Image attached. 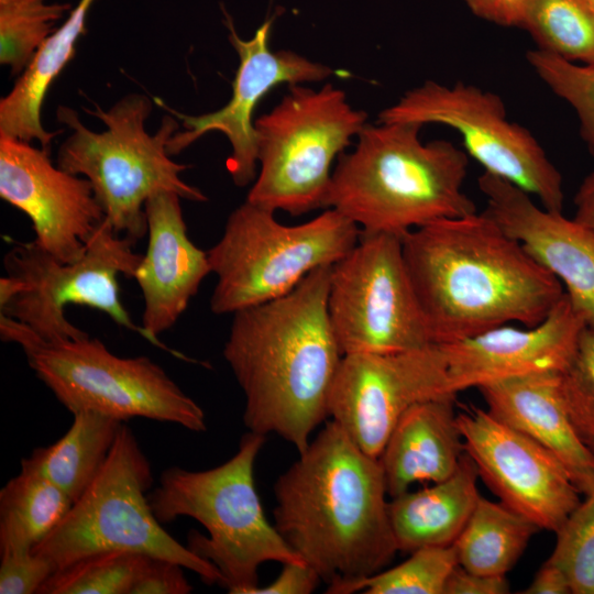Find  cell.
<instances>
[{
	"label": "cell",
	"mask_w": 594,
	"mask_h": 594,
	"mask_svg": "<svg viewBox=\"0 0 594 594\" xmlns=\"http://www.w3.org/2000/svg\"><path fill=\"white\" fill-rule=\"evenodd\" d=\"M95 0H80L66 21L45 40L19 76L13 88L0 100V133L26 142L37 141L50 151L62 131H46L42 105L55 78L75 55V45L85 31L88 10Z\"/></svg>",
	"instance_id": "cb8c5ba5"
},
{
	"label": "cell",
	"mask_w": 594,
	"mask_h": 594,
	"mask_svg": "<svg viewBox=\"0 0 594 594\" xmlns=\"http://www.w3.org/2000/svg\"><path fill=\"white\" fill-rule=\"evenodd\" d=\"M457 424L479 476L540 529L556 532L581 503L569 470L536 440L475 406L457 413Z\"/></svg>",
	"instance_id": "2e32d148"
},
{
	"label": "cell",
	"mask_w": 594,
	"mask_h": 594,
	"mask_svg": "<svg viewBox=\"0 0 594 594\" xmlns=\"http://www.w3.org/2000/svg\"><path fill=\"white\" fill-rule=\"evenodd\" d=\"M0 336L23 349L37 378L73 415L91 411L122 422L140 417L207 430L202 408L148 356H118L89 334L46 342L4 315Z\"/></svg>",
	"instance_id": "52a82bcc"
},
{
	"label": "cell",
	"mask_w": 594,
	"mask_h": 594,
	"mask_svg": "<svg viewBox=\"0 0 594 594\" xmlns=\"http://www.w3.org/2000/svg\"><path fill=\"white\" fill-rule=\"evenodd\" d=\"M446 396L448 366L439 344L396 352L343 355L329 417L366 454L378 459L400 417L414 405Z\"/></svg>",
	"instance_id": "5bb4252c"
},
{
	"label": "cell",
	"mask_w": 594,
	"mask_h": 594,
	"mask_svg": "<svg viewBox=\"0 0 594 594\" xmlns=\"http://www.w3.org/2000/svg\"><path fill=\"white\" fill-rule=\"evenodd\" d=\"M73 503L44 476L21 470L0 490V554L32 550L61 522Z\"/></svg>",
	"instance_id": "4316f807"
},
{
	"label": "cell",
	"mask_w": 594,
	"mask_h": 594,
	"mask_svg": "<svg viewBox=\"0 0 594 594\" xmlns=\"http://www.w3.org/2000/svg\"><path fill=\"white\" fill-rule=\"evenodd\" d=\"M521 28L537 48L569 62L594 64V13L585 0H530Z\"/></svg>",
	"instance_id": "83f0119b"
},
{
	"label": "cell",
	"mask_w": 594,
	"mask_h": 594,
	"mask_svg": "<svg viewBox=\"0 0 594 594\" xmlns=\"http://www.w3.org/2000/svg\"><path fill=\"white\" fill-rule=\"evenodd\" d=\"M128 237H119L107 219L89 241L85 254L65 263L34 241L18 243L4 255L7 275L18 278L21 290L2 315L28 326L46 342L78 339L88 333L70 323L65 308L76 304L106 314L118 326L148 341L142 326L132 320L120 298L118 275L134 277L143 254L133 251Z\"/></svg>",
	"instance_id": "8fae6325"
},
{
	"label": "cell",
	"mask_w": 594,
	"mask_h": 594,
	"mask_svg": "<svg viewBox=\"0 0 594 594\" xmlns=\"http://www.w3.org/2000/svg\"><path fill=\"white\" fill-rule=\"evenodd\" d=\"M151 556L112 550L55 571L37 594H131Z\"/></svg>",
	"instance_id": "f1b7e54d"
},
{
	"label": "cell",
	"mask_w": 594,
	"mask_h": 594,
	"mask_svg": "<svg viewBox=\"0 0 594 594\" xmlns=\"http://www.w3.org/2000/svg\"><path fill=\"white\" fill-rule=\"evenodd\" d=\"M458 564L453 544L425 547L410 552L400 564L360 580L327 588L330 594H443L447 580Z\"/></svg>",
	"instance_id": "f546056e"
},
{
	"label": "cell",
	"mask_w": 594,
	"mask_h": 594,
	"mask_svg": "<svg viewBox=\"0 0 594 594\" xmlns=\"http://www.w3.org/2000/svg\"><path fill=\"white\" fill-rule=\"evenodd\" d=\"M331 268L318 267L288 294L232 314L222 351L245 397L244 426L282 437L298 453L329 417L343 358L328 316Z\"/></svg>",
	"instance_id": "7a4b0ae2"
},
{
	"label": "cell",
	"mask_w": 594,
	"mask_h": 594,
	"mask_svg": "<svg viewBox=\"0 0 594 594\" xmlns=\"http://www.w3.org/2000/svg\"><path fill=\"white\" fill-rule=\"evenodd\" d=\"M481 19L503 26H521L530 0H464Z\"/></svg>",
	"instance_id": "f35d334b"
},
{
	"label": "cell",
	"mask_w": 594,
	"mask_h": 594,
	"mask_svg": "<svg viewBox=\"0 0 594 594\" xmlns=\"http://www.w3.org/2000/svg\"><path fill=\"white\" fill-rule=\"evenodd\" d=\"M328 316L343 355L436 344L395 234L361 231L355 246L332 265Z\"/></svg>",
	"instance_id": "4fadbf2b"
},
{
	"label": "cell",
	"mask_w": 594,
	"mask_h": 594,
	"mask_svg": "<svg viewBox=\"0 0 594 594\" xmlns=\"http://www.w3.org/2000/svg\"><path fill=\"white\" fill-rule=\"evenodd\" d=\"M526 59L542 82L574 110L581 139L594 156V64H576L539 48L528 51Z\"/></svg>",
	"instance_id": "1f68e13d"
},
{
	"label": "cell",
	"mask_w": 594,
	"mask_h": 594,
	"mask_svg": "<svg viewBox=\"0 0 594 594\" xmlns=\"http://www.w3.org/2000/svg\"><path fill=\"white\" fill-rule=\"evenodd\" d=\"M229 41L239 56L232 82V96L222 108L200 116H188L169 108L162 99L154 102L179 119L184 130L167 143L169 155H176L209 132H220L231 145L228 172L239 187L256 178L257 139L253 113L260 101L276 86L322 81L334 73L328 65L312 62L289 50L273 51L270 37L274 18H268L250 38H242L224 13Z\"/></svg>",
	"instance_id": "9a60e30c"
},
{
	"label": "cell",
	"mask_w": 594,
	"mask_h": 594,
	"mask_svg": "<svg viewBox=\"0 0 594 594\" xmlns=\"http://www.w3.org/2000/svg\"><path fill=\"white\" fill-rule=\"evenodd\" d=\"M264 442L265 436L249 431L238 451L218 466H169L147 495L160 522L189 517L205 527L208 536L190 532L187 547L220 571L231 594L257 586L265 562H304L267 520L255 488L254 464Z\"/></svg>",
	"instance_id": "5b68a950"
},
{
	"label": "cell",
	"mask_w": 594,
	"mask_h": 594,
	"mask_svg": "<svg viewBox=\"0 0 594 594\" xmlns=\"http://www.w3.org/2000/svg\"><path fill=\"white\" fill-rule=\"evenodd\" d=\"M0 197L28 216L35 244L65 263L85 254L106 219L87 178L55 166L50 151L1 133Z\"/></svg>",
	"instance_id": "e0dca14e"
},
{
	"label": "cell",
	"mask_w": 594,
	"mask_h": 594,
	"mask_svg": "<svg viewBox=\"0 0 594 594\" xmlns=\"http://www.w3.org/2000/svg\"><path fill=\"white\" fill-rule=\"evenodd\" d=\"M407 272L436 344L540 323L565 294L484 210L402 237Z\"/></svg>",
	"instance_id": "6da1fadb"
},
{
	"label": "cell",
	"mask_w": 594,
	"mask_h": 594,
	"mask_svg": "<svg viewBox=\"0 0 594 594\" xmlns=\"http://www.w3.org/2000/svg\"><path fill=\"white\" fill-rule=\"evenodd\" d=\"M274 213L245 200L207 251L217 276L210 298L215 315H232L288 294L316 268L344 257L361 235L354 222L331 208L296 226L278 222Z\"/></svg>",
	"instance_id": "ba28073f"
},
{
	"label": "cell",
	"mask_w": 594,
	"mask_h": 594,
	"mask_svg": "<svg viewBox=\"0 0 594 594\" xmlns=\"http://www.w3.org/2000/svg\"><path fill=\"white\" fill-rule=\"evenodd\" d=\"M540 528L505 504L480 496L453 543L458 564L483 575H506Z\"/></svg>",
	"instance_id": "484cf974"
},
{
	"label": "cell",
	"mask_w": 594,
	"mask_h": 594,
	"mask_svg": "<svg viewBox=\"0 0 594 594\" xmlns=\"http://www.w3.org/2000/svg\"><path fill=\"white\" fill-rule=\"evenodd\" d=\"M561 375L572 424L582 439L594 436V330L583 329L575 353Z\"/></svg>",
	"instance_id": "836d02e7"
},
{
	"label": "cell",
	"mask_w": 594,
	"mask_h": 594,
	"mask_svg": "<svg viewBox=\"0 0 594 594\" xmlns=\"http://www.w3.org/2000/svg\"><path fill=\"white\" fill-rule=\"evenodd\" d=\"M321 578L305 562L283 564L279 575L268 585L255 586L248 594H309L319 585Z\"/></svg>",
	"instance_id": "8d00e7d4"
},
{
	"label": "cell",
	"mask_w": 594,
	"mask_h": 594,
	"mask_svg": "<svg viewBox=\"0 0 594 594\" xmlns=\"http://www.w3.org/2000/svg\"><path fill=\"white\" fill-rule=\"evenodd\" d=\"M152 483L150 462L123 424L96 479L32 551L56 571L98 552L143 553L176 562L205 583L223 586L220 571L179 543L157 520L145 494Z\"/></svg>",
	"instance_id": "9c48e42d"
},
{
	"label": "cell",
	"mask_w": 594,
	"mask_h": 594,
	"mask_svg": "<svg viewBox=\"0 0 594 594\" xmlns=\"http://www.w3.org/2000/svg\"><path fill=\"white\" fill-rule=\"evenodd\" d=\"M561 374H528L487 383L477 389L493 417L554 453L586 495L594 486V451L571 421Z\"/></svg>",
	"instance_id": "44dd1931"
},
{
	"label": "cell",
	"mask_w": 594,
	"mask_h": 594,
	"mask_svg": "<svg viewBox=\"0 0 594 594\" xmlns=\"http://www.w3.org/2000/svg\"><path fill=\"white\" fill-rule=\"evenodd\" d=\"M44 557L30 551L0 554V593L34 594L55 572Z\"/></svg>",
	"instance_id": "e575fe53"
},
{
	"label": "cell",
	"mask_w": 594,
	"mask_h": 594,
	"mask_svg": "<svg viewBox=\"0 0 594 594\" xmlns=\"http://www.w3.org/2000/svg\"><path fill=\"white\" fill-rule=\"evenodd\" d=\"M509 584L505 575L473 573L457 564L451 571L443 594H506Z\"/></svg>",
	"instance_id": "74e56055"
},
{
	"label": "cell",
	"mask_w": 594,
	"mask_h": 594,
	"mask_svg": "<svg viewBox=\"0 0 594 594\" xmlns=\"http://www.w3.org/2000/svg\"><path fill=\"white\" fill-rule=\"evenodd\" d=\"M574 219L594 230V172L579 186L574 196Z\"/></svg>",
	"instance_id": "60d3db41"
},
{
	"label": "cell",
	"mask_w": 594,
	"mask_h": 594,
	"mask_svg": "<svg viewBox=\"0 0 594 594\" xmlns=\"http://www.w3.org/2000/svg\"><path fill=\"white\" fill-rule=\"evenodd\" d=\"M180 564L151 557L131 594H188L193 586Z\"/></svg>",
	"instance_id": "d590c367"
},
{
	"label": "cell",
	"mask_w": 594,
	"mask_h": 594,
	"mask_svg": "<svg viewBox=\"0 0 594 594\" xmlns=\"http://www.w3.org/2000/svg\"><path fill=\"white\" fill-rule=\"evenodd\" d=\"M87 113L106 127L96 132L86 127L74 109L59 106L57 121L70 130L58 148L57 166L87 178L116 233L132 241L147 233L145 202L157 191L168 190L182 199L204 202L207 196L187 184L180 174L190 166L176 163L167 152L169 139L178 131L176 117L165 116L155 134L145 122L152 100L143 94H130L109 109L95 103Z\"/></svg>",
	"instance_id": "8992f818"
},
{
	"label": "cell",
	"mask_w": 594,
	"mask_h": 594,
	"mask_svg": "<svg viewBox=\"0 0 594 594\" xmlns=\"http://www.w3.org/2000/svg\"><path fill=\"white\" fill-rule=\"evenodd\" d=\"M69 10V3L0 0L1 65L8 66L13 76L21 75Z\"/></svg>",
	"instance_id": "4dcf8cb0"
},
{
	"label": "cell",
	"mask_w": 594,
	"mask_h": 594,
	"mask_svg": "<svg viewBox=\"0 0 594 594\" xmlns=\"http://www.w3.org/2000/svg\"><path fill=\"white\" fill-rule=\"evenodd\" d=\"M455 403L457 396L426 400L400 417L378 458L391 497L414 483H437L457 471L465 448Z\"/></svg>",
	"instance_id": "7402d4cb"
},
{
	"label": "cell",
	"mask_w": 594,
	"mask_h": 594,
	"mask_svg": "<svg viewBox=\"0 0 594 594\" xmlns=\"http://www.w3.org/2000/svg\"><path fill=\"white\" fill-rule=\"evenodd\" d=\"M477 184L485 211L562 284L585 326L594 330V230L537 206L529 194L487 173Z\"/></svg>",
	"instance_id": "ac0fdd59"
},
{
	"label": "cell",
	"mask_w": 594,
	"mask_h": 594,
	"mask_svg": "<svg viewBox=\"0 0 594 594\" xmlns=\"http://www.w3.org/2000/svg\"><path fill=\"white\" fill-rule=\"evenodd\" d=\"M477 469L464 453L448 479L388 502V516L398 551L453 544L481 494Z\"/></svg>",
	"instance_id": "603a6c76"
},
{
	"label": "cell",
	"mask_w": 594,
	"mask_h": 594,
	"mask_svg": "<svg viewBox=\"0 0 594 594\" xmlns=\"http://www.w3.org/2000/svg\"><path fill=\"white\" fill-rule=\"evenodd\" d=\"M274 526L328 587L380 572L398 551L378 459L333 420L275 485Z\"/></svg>",
	"instance_id": "3957f363"
},
{
	"label": "cell",
	"mask_w": 594,
	"mask_h": 594,
	"mask_svg": "<svg viewBox=\"0 0 594 594\" xmlns=\"http://www.w3.org/2000/svg\"><path fill=\"white\" fill-rule=\"evenodd\" d=\"M331 84L314 89L289 85L268 113L255 119L260 172L246 200L300 216L326 208L331 166L367 124Z\"/></svg>",
	"instance_id": "30bf717a"
},
{
	"label": "cell",
	"mask_w": 594,
	"mask_h": 594,
	"mask_svg": "<svg viewBox=\"0 0 594 594\" xmlns=\"http://www.w3.org/2000/svg\"><path fill=\"white\" fill-rule=\"evenodd\" d=\"M583 440L594 451V436L585 437Z\"/></svg>",
	"instance_id": "b9f144b4"
},
{
	"label": "cell",
	"mask_w": 594,
	"mask_h": 594,
	"mask_svg": "<svg viewBox=\"0 0 594 594\" xmlns=\"http://www.w3.org/2000/svg\"><path fill=\"white\" fill-rule=\"evenodd\" d=\"M556 534L547 561L564 574L572 594H594V486Z\"/></svg>",
	"instance_id": "d6a6232c"
},
{
	"label": "cell",
	"mask_w": 594,
	"mask_h": 594,
	"mask_svg": "<svg viewBox=\"0 0 594 594\" xmlns=\"http://www.w3.org/2000/svg\"><path fill=\"white\" fill-rule=\"evenodd\" d=\"M585 2L587 3V6L590 7V9L593 11L594 13V0H585Z\"/></svg>",
	"instance_id": "7bdbcfd3"
},
{
	"label": "cell",
	"mask_w": 594,
	"mask_h": 594,
	"mask_svg": "<svg viewBox=\"0 0 594 594\" xmlns=\"http://www.w3.org/2000/svg\"><path fill=\"white\" fill-rule=\"evenodd\" d=\"M377 122L451 128L483 173L536 197L548 210L563 212L560 170L527 128L507 119L503 99L492 91L460 81L447 86L427 80L382 110Z\"/></svg>",
	"instance_id": "7c38bea8"
},
{
	"label": "cell",
	"mask_w": 594,
	"mask_h": 594,
	"mask_svg": "<svg viewBox=\"0 0 594 594\" xmlns=\"http://www.w3.org/2000/svg\"><path fill=\"white\" fill-rule=\"evenodd\" d=\"M417 123L366 124L332 170L326 209L362 233H405L476 212L464 193L469 155L447 140L422 142Z\"/></svg>",
	"instance_id": "277c9868"
},
{
	"label": "cell",
	"mask_w": 594,
	"mask_h": 594,
	"mask_svg": "<svg viewBox=\"0 0 594 594\" xmlns=\"http://www.w3.org/2000/svg\"><path fill=\"white\" fill-rule=\"evenodd\" d=\"M180 200L178 194L168 190L147 198V249L133 277L143 296L141 326L148 341L178 356L160 341L158 334L177 322L211 273L207 251L188 237Z\"/></svg>",
	"instance_id": "ffe728a7"
},
{
	"label": "cell",
	"mask_w": 594,
	"mask_h": 594,
	"mask_svg": "<svg viewBox=\"0 0 594 594\" xmlns=\"http://www.w3.org/2000/svg\"><path fill=\"white\" fill-rule=\"evenodd\" d=\"M585 327L564 294L547 318L536 326L504 324L439 344L447 360L449 388L458 395L464 389L505 378L562 373L570 364Z\"/></svg>",
	"instance_id": "d6986e66"
},
{
	"label": "cell",
	"mask_w": 594,
	"mask_h": 594,
	"mask_svg": "<svg viewBox=\"0 0 594 594\" xmlns=\"http://www.w3.org/2000/svg\"><path fill=\"white\" fill-rule=\"evenodd\" d=\"M123 424L97 413H76L65 435L35 448L21 460V470L44 476L75 502L102 469Z\"/></svg>",
	"instance_id": "d4e9b609"
},
{
	"label": "cell",
	"mask_w": 594,
	"mask_h": 594,
	"mask_svg": "<svg viewBox=\"0 0 594 594\" xmlns=\"http://www.w3.org/2000/svg\"><path fill=\"white\" fill-rule=\"evenodd\" d=\"M524 594H568L571 593L564 574L546 561L535 575Z\"/></svg>",
	"instance_id": "ab89813d"
}]
</instances>
